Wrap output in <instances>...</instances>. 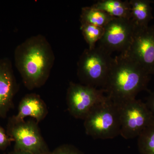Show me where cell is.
<instances>
[{
	"mask_svg": "<svg viewBox=\"0 0 154 154\" xmlns=\"http://www.w3.org/2000/svg\"><path fill=\"white\" fill-rule=\"evenodd\" d=\"M15 66L25 87L33 90L48 81L55 61L54 53L45 36H31L18 45L14 52Z\"/></svg>",
	"mask_w": 154,
	"mask_h": 154,
	"instance_id": "cell-1",
	"label": "cell"
},
{
	"mask_svg": "<svg viewBox=\"0 0 154 154\" xmlns=\"http://www.w3.org/2000/svg\"><path fill=\"white\" fill-rule=\"evenodd\" d=\"M102 89L70 82L66 94L68 110L75 118L85 119L106 97Z\"/></svg>",
	"mask_w": 154,
	"mask_h": 154,
	"instance_id": "cell-7",
	"label": "cell"
},
{
	"mask_svg": "<svg viewBox=\"0 0 154 154\" xmlns=\"http://www.w3.org/2000/svg\"><path fill=\"white\" fill-rule=\"evenodd\" d=\"M116 104L120 116V135L125 139L138 137L154 124L153 115L146 103L141 100L134 99Z\"/></svg>",
	"mask_w": 154,
	"mask_h": 154,
	"instance_id": "cell-5",
	"label": "cell"
},
{
	"mask_svg": "<svg viewBox=\"0 0 154 154\" xmlns=\"http://www.w3.org/2000/svg\"><path fill=\"white\" fill-rule=\"evenodd\" d=\"M86 134L95 139H112L120 134L121 123L117 105L106 96L84 119Z\"/></svg>",
	"mask_w": 154,
	"mask_h": 154,
	"instance_id": "cell-4",
	"label": "cell"
},
{
	"mask_svg": "<svg viewBox=\"0 0 154 154\" xmlns=\"http://www.w3.org/2000/svg\"><path fill=\"white\" fill-rule=\"evenodd\" d=\"M114 18L104 11L91 6L84 7L82 9L80 21L81 24H90L104 28Z\"/></svg>",
	"mask_w": 154,
	"mask_h": 154,
	"instance_id": "cell-14",
	"label": "cell"
},
{
	"mask_svg": "<svg viewBox=\"0 0 154 154\" xmlns=\"http://www.w3.org/2000/svg\"><path fill=\"white\" fill-rule=\"evenodd\" d=\"M7 132L15 142L14 150L33 154L51 152L35 120L14 122L10 119Z\"/></svg>",
	"mask_w": 154,
	"mask_h": 154,
	"instance_id": "cell-6",
	"label": "cell"
},
{
	"mask_svg": "<svg viewBox=\"0 0 154 154\" xmlns=\"http://www.w3.org/2000/svg\"><path fill=\"white\" fill-rule=\"evenodd\" d=\"M127 55L150 75L154 73V26L137 28Z\"/></svg>",
	"mask_w": 154,
	"mask_h": 154,
	"instance_id": "cell-9",
	"label": "cell"
},
{
	"mask_svg": "<svg viewBox=\"0 0 154 154\" xmlns=\"http://www.w3.org/2000/svg\"><path fill=\"white\" fill-rule=\"evenodd\" d=\"M104 33L97 45L112 54L125 53L131 44L136 28L131 19L114 18L104 27Z\"/></svg>",
	"mask_w": 154,
	"mask_h": 154,
	"instance_id": "cell-8",
	"label": "cell"
},
{
	"mask_svg": "<svg viewBox=\"0 0 154 154\" xmlns=\"http://www.w3.org/2000/svg\"><path fill=\"white\" fill-rule=\"evenodd\" d=\"M137 146L141 154H154V124L138 137Z\"/></svg>",
	"mask_w": 154,
	"mask_h": 154,
	"instance_id": "cell-16",
	"label": "cell"
},
{
	"mask_svg": "<svg viewBox=\"0 0 154 154\" xmlns=\"http://www.w3.org/2000/svg\"><path fill=\"white\" fill-rule=\"evenodd\" d=\"M51 154H84L77 148L72 145L65 144L58 146Z\"/></svg>",
	"mask_w": 154,
	"mask_h": 154,
	"instance_id": "cell-17",
	"label": "cell"
},
{
	"mask_svg": "<svg viewBox=\"0 0 154 154\" xmlns=\"http://www.w3.org/2000/svg\"><path fill=\"white\" fill-rule=\"evenodd\" d=\"M80 29L90 49L96 47V43L102 38L105 30L103 27L87 24H81Z\"/></svg>",
	"mask_w": 154,
	"mask_h": 154,
	"instance_id": "cell-15",
	"label": "cell"
},
{
	"mask_svg": "<svg viewBox=\"0 0 154 154\" xmlns=\"http://www.w3.org/2000/svg\"><path fill=\"white\" fill-rule=\"evenodd\" d=\"M48 110L44 101L38 94H30L25 95L19 103L17 115L11 117L14 122L25 120L27 117H30L37 122L44 119L47 115Z\"/></svg>",
	"mask_w": 154,
	"mask_h": 154,
	"instance_id": "cell-11",
	"label": "cell"
},
{
	"mask_svg": "<svg viewBox=\"0 0 154 154\" xmlns=\"http://www.w3.org/2000/svg\"><path fill=\"white\" fill-rule=\"evenodd\" d=\"M101 10L115 18L131 19V8L129 1L100 0L91 5Z\"/></svg>",
	"mask_w": 154,
	"mask_h": 154,
	"instance_id": "cell-13",
	"label": "cell"
},
{
	"mask_svg": "<svg viewBox=\"0 0 154 154\" xmlns=\"http://www.w3.org/2000/svg\"><path fill=\"white\" fill-rule=\"evenodd\" d=\"M12 62L9 58L0 59V119L5 118L13 106L18 91Z\"/></svg>",
	"mask_w": 154,
	"mask_h": 154,
	"instance_id": "cell-10",
	"label": "cell"
},
{
	"mask_svg": "<svg viewBox=\"0 0 154 154\" xmlns=\"http://www.w3.org/2000/svg\"><path fill=\"white\" fill-rule=\"evenodd\" d=\"M150 75L126 54L113 58L105 88L106 96L116 104L136 99L147 90Z\"/></svg>",
	"mask_w": 154,
	"mask_h": 154,
	"instance_id": "cell-2",
	"label": "cell"
},
{
	"mask_svg": "<svg viewBox=\"0 0 154 154\" xmlns=\"http://www.w3.org/2000/svg\"><path fill=\"white\" fill-rule=\"evenodd\" d=\"M153 75L154 76V73L153 74Z\"/></svg>",
	"mask_w": 154,
	"mask_h": 154,
	"instance_id": "cell-21",
	"label": "cell"
},
{
	"mask_svg": "<svg viewBox=\"0 0 154 154\" xmlns=\"http://www.w3.org/2000/svg\"><path fill=\"white\" fill-rule=\"evenodd\" d=\"M131 20L137 28L148 27L149 22L153 19L152 8L154 2L151 0H130Z\"/></svg>",
	"mask_w": 154,
	"mask_h": 154,
	"instance_id": "cell-12",
	"label": "cell"
},
{
	"mask_svg": "<svg viewBox=\"0 0 154 154\" xmlns=\"http://www.w3.org/2000/svg\"><path fill=\"white\" fill-rule=\"evenodd\" d=\"M13 141V139L6 132L5 129L0 126V150L5 149Z\"/></svg>",
	"mask_w": 154,
	"mask_h": 154,
	"instance_id": "cell-18",
	"label": "cell"
},
{
	"mask_svg": "<svg viewBox=\"0 0 154 154\" xmlns=\"http://www.w3.org/2000/svg\"><path fill=\"white\" fill-rule=\"evenodd\" d=\"M8 154H33L27 152L21 151L16 150H14V151L9 153ZM51 154V152L49 154Z\"/></svg>",
	"mask_w": 154,
	"mask_h": 154,
	"instance_id": "cell-20",
	"label": "cell"
},
{
	"mask_svg": "<svg viewBox=\"0 0 154 154\" xmlns=\"http://www.w3.org/2000/svg\"><path fill=\"white\" fill-rule=\"evenodd\" d=\"M113 59L111 54L98 45L85 49L77 64V75L81 84L103 90Z\"/></svg>",
	"mask_w": 154,
	"mask_h": 154,
	"instance_id": "cell-3",
	"label": "cell"
},
{
	"mask_svg": "<svg viewBox=\"0 0 154 154\" xmlns=\"http://www.w3.org/2000/svg\"><path fill=\"white\" fill-rule=\"evenodd\" d=\"M145 103L154 116V91L150 94Z\"/></svg>",
	"mask_w": 154,
	"mask_h": 154,
	"instance_id": "cell-19",
	"label": "cell"
}]
</instances>
